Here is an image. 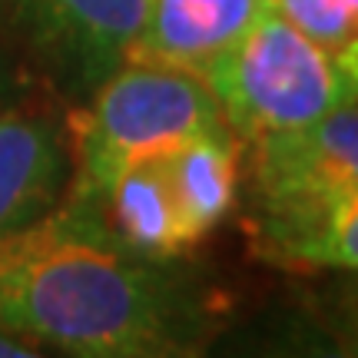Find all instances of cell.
<instances>
[{
	"label": "cell",
	"mask_w": 358,
	"mask_h": 358,
	"mask_svg": "<svg viewBox=\"0 0 358 358\" xmlns=\"http://www.w3.org/2000/svg\"><path fill=\"white\" fill-rule=\"evenodd\" d=\"M0 332L64 358H199L216 306L189 272L127 249L73 186L0 239Z\"/></svg>",
	"instance_id": "cell-1"
},
{
	"label": "cell",
	"mask_w": 358,
	"mask_h": 358,
	"mask_svg": "<svg viewBox=\"0 0 358 358\" xmlns=\"http://www.w3.org/2000/svg\"><path fill=\"white\" fill-rule=\"evenodd\" d=\"M355 53L335 57L268 7L206 73L236 140L299 129L355 100Z\"/></svg>",
	"instance_id": "cell-2"
},
{
	"label": "cell",
	"mask_w": 358,
	"mask_h": 358,
	"mask_svg": "<svg viewBox=\"0 0 358 358\" xmlns=\"http://www.w3.org/2000/svg\"><path fill=\"white\" fill-rule=\"evenodd\" d=\"M229 129L206 80L153 64H127L93 90L90 106L73 116V150L80 179L100 182L140 156L163 153L176 143Z\"/></svg>",
	"instance_id": "cell-3"
},
{
	"label": "cell",
	"mask_w": 358,
	"mask_h": 358,
	"mask_svg": "<svg viewBox=\"0 0 358 358\" xmlns=\"http://www.w3.org/2000/svg\"><path fill=\"white\" fill-rule=\"evenodd\" d=\"M249 213H315L358 196L355 100L299 129L252 140Z\"/></svg>",
	"instance_id": "cell-4"
},
{
	"label": "cell",
	"mask_w": 358,
	"mask_h": 358,
	"mask_svg": "<svg viewBox=\"0 0 358 358\" xmlns=\"http://www.w3.org/2000/svg\"><path fill=\"white\" fill-rule=\"evenodd\" d=\"M143 13L146 0H0V20L73 93L127 64Z\"/></svg>",
	"instance_id": "cell-5"
},
{
	"label": "cell",
	"mask_w": 358,
	"mask_h": 358,
	"mask_svg": "<svg viewBox=\"0 0 358 358\" xmlns=\"http://www.w3.org/2000/svg\"><path fill=\"white\" fill-rule=\"evenodd\" d=\"M73 150L57 116L0 106V239L53 213L70 189Z\"/></svg>",
	"instance_id": "cell-6"
},
{
	"label": "cell",
	"mask_w": 358,
	"mask_h": 358,
	"mask_svg": "<svg viewBox=\"0 0 358 358\" xmlns=\"http://www.w3.org/2000/svg\"><path fill=\"white\" fill-rule=\"evenodd\" d=\"M268 10V0H146L127 60L203 80L213 64Z\"/></svg>",
	"instance_id": "cell-7"
},
{
	"label": "cell",
	"mask_w": 358,
	"mask_h": 358,
	"mask_svg": "<svg viewBox=\"0 0 358 358\" xmlns=\"http://www.w3.org/2000/svg\"><path fill=\"white\" fill-rule=\"evenodd\" d=\"M77 189L93 199L103 226L140 256L173 262L196 245L169 189L159 153L129 159L93 186L77 182Z\"/></svg>",
	"instance_id": "cell-8"
},
{
	"label": "cell",
	"mask_w": 358,
	"mask_h": 358,
	"mask_svg": "<svg viewBox=\"0 0 358 358\" xmlns=\"http://www.w3.org/2000/svg\"><path fill=\"white\" fill-rule=\"evenodd\" d=\"M245 232L252 252L279 268L355 272L358 199H345L325 213H249Z\"/></svg>",
	"instance_id": "cell-9"
},
{
	"label": "cell",
	"mask_w": 358,
	"mask_h": 358,
	"mask_svg": "<svg viewBox=\"0 0 358 358\" xmlns=\"http://www.w3.org/2000/svg\"><path fill=\"white\" fill-rule=\"evenodd\" d=\"M199 358H355V325L319 306H279L216 332Z\"/></svg>",
	"instance_id": "cell-10"
},
{
	"label": "cell",
	"mask_w": 358,
	"mask_h": 358,
	"mask_svg": "<svg viewBox=\"0 0 358 358\" xmlns=\"http://www.w3.org/2000/svg\"><path fill=\"white\" fill-rule=\"evenodd\" d=\"M169 189L192 239L199 243L229 216L239 196V140L232 129H213L159 153Z\"/></svg>",
	"instance_id": "cell-11"
},
{
	"label": "cell",
	"mask_w": 358,
	"mask_h": 358,
	"mask_svg": "<svg viewBox=\"0 0 358 358\" xmlns=\"http://www.w3.org/2000/svg\"><path fill=\"white\" fill-rule=\"evenodd\" d=\"M268 7L322 50L358 53V0H268Z\"/></svg>",
	"instance_id": "cell-12"
},
{
	"label": "cell",
	"mask_w": 358,
	"mask_h": 358,
	"mask_svg": "<svg viewBox=\"0 0 358 358\" xmlns=\"http://www.w3.org/2000/svg\"><path fill=\"white\" fill-rule=\"evenodd\" d=\"M0 358H50L43 348L30 345L24 338H17L10 332H0Z\"/></svg>",
	"instance_id": "cell-13"
},
{
	"label": "cell",
	"mask_w": 358,
	"mask_h": 358,
	"mask_svg": "<svg viewBox=\"0 0 358 358\" xmlns=\"http://www.w3.org/2000/svg\"><path fill=\"white\" fill-rule=\"evenodd\" d=\"M7 93H10V73H7V64H3V57H0V106L7 100Z\"/></svg>",
	"instance_id": "cell-14"
}]
</instances>
